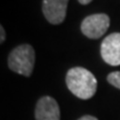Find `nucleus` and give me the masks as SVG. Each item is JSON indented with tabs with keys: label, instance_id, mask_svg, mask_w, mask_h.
<instances>
[{
	"label": "nucleus",
	"instance_id": "nucleus-1",
	"mask_svg": "<svg viewBox=\"0 0 120 120\" xmlns=\"http://www.w3.org/2000/svg\"><path fill=\"white\" fill-rule=\"evenodd\" d=\"M66 83L76 97L83 100L92 98L97 90V79L89 70L82 67L71 68L67 72Z\"/></svg>",
	"mask_w": 120,
	"mask_h": 120
},
{
	"label": "nucleus",
	"instance_id": "nucleus-2",
	"mask_svg": "<svg viewBox=\"0 0 120 120\" xmlns=\"http://www.w3.org/2000/svg\"><path fill=\"white\" fill-rule=\"evenodd\" d=\"M8 66L12 71L29 77L34 66V50L30 45H20L10 52Z\"/></svg>",
	"mask_w": 120,
	"mask_h": 120
},
{
	"label": "nucleus",
	"instance_id": "nucleus-3",
	"mask_svg": "<svg viewBox=\"0 0 120 120\" xmlns=\"http://www.w3.org/2000/svg\"><path fill=\"white\" fill-rule=\"evenodd\" d=\"M110 19L106 13H96L88 16L81 22L82 34L90 39H98L108 30Z\"/></svg>",
	"mask_w": 120,
	"mask_h": 120
},
{
	"label": "nucleus",
	"instance_id": "nucleus-4",
	"mask_svg": "<svg viewBox=\"0 0 120 120\" xmlns=\"http://www.w3.org/2000/svg\"><path fill=\"white\" fill-rule=\"evenodd\" d=\"M101 57L110 66H120V32H113L102 40Z\"/></svg>",
	"mask_w": 120,
	"mask_h": 120
},
{
	"label": "nucleus",
	"instance_id": "nucleus-5",
	"mask_svg": "<svg viewBox=\"0 0 120 120\" xmlns=\"http://www.w3.org/2000/svg\"><path fill=\"white\" fill-rule=\"evenodd\" d=\"M69 0H43L42 12L52 25H59L64 20Z\"/></svg>",
	"mask_w": 120,
	"mask_h": 120
},
{
	"label": "nucleus",
	"instance_id": "nucleus-6",
	"mask_svg": "<svg viewBox=\"0 0 120 120\" xmlns=\"http://www.w3.org/2000/svg\"><path fill=\"white\" fill-rule=\"evenodd\" d=\"M34 116L36 120H60L59 106L52 97H42L37 102Z\"/></svg>",
	"mask_w": 120,
	"mask_h": 120
},
{
	"label": "nucleus",
	"instance_id": "nucleus-7",
	"mask_svg": "<svg viewBox=\"0 0 120 120\" xmlns=\"http://www.w3.org/2000/svg\"><path fill=\"white\" fill-rule=\"evenodd\" d=\"M107 80L110 85L120 89V71H115V72L109 73L107 77Z\"/></svg>",
	"mask_w": 120,
	"mask_h": 120
},
{
	"label": "nucleus",
	"instance_id": "nucleus-8",
	"mask_svg": "<svg viewBox=\"0 0 120 120\" xmlns=\"http://www.w3.org/2000/svg\"><path fill=\"white\" fill-rule=\"evenodd\" d=\"M0 42L2 43L4 41V39H6V32H4V27L1 26L0 27Z\"/></svg>",
	"mask_w": 120,
	"mask_h": 120
},
{
	"label": "nucleus",
	"instance_id": "nucleus-9",
	"mask_svg": "<svg viewBox=\"0 0 120 120\" xmlns=\"http://www.w3.org/2000/svg\"><path fill=\"white\" fill-rule=\"evenodd\" d=\"M78 120H98L96 117L94 116H89V115H86V116H82L81 118H79Z\"/></svg>",
	"mask_w": 120,
	"mask_h": 120
},
{
	"label": "nucleus",
	"instance_id": "nucleus-10",
	"mask_svg": "<svg viewBox=\"0 0 120 120\" xmlns=\"http://www.w3.org/2000/svg\"><path fill=\"white\" fill-rule=\"evenodd\" d=\"M78 1H79L81 4H90L92 0H78Z\"/></svg>",
	"mask_w": 120,
	"mask_h": 120
}]
</instances>
